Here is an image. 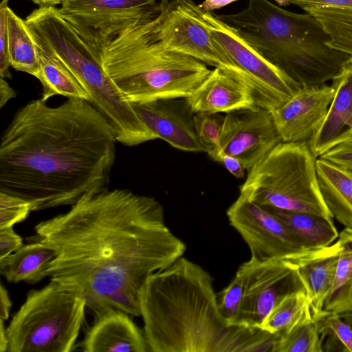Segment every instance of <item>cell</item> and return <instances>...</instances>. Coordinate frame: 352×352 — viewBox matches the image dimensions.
<instances>
[{"instance_id": "obj_1", "label": "cell", "mask_w": 352, "mask_h": 352, "mask_svg": "<svg viewBox=\"0 0 352 352\" xmlns=\"http://www.w3.org/2000/svg\"><path fill=\"white\" fill-rule=\"evenodd\" d=\"M34 230L56 252L47 276L81 296L95 318L112 311L140 316L146 279L186 248L166 226L162 205L127 189L85 195Z\"/></svg>"}, {"instance_id": "obj_2", "label": "cell", "mask_w": 352, "mask_h": 352, "mask_svg": "<svg viewBox=\"0 0 352 352\" xmlns=\"http://www.w3.org/2000/svg\"><path fill=\"white\" fill-rule=\"evenodd\" d=\"M116 142L109 120L87 100H30L1 135L0 191L30 201L33 211L72 206L105 189Z\"/></svg>"}, {"instance_id": "obj_3", "label": "cell", "mask_w": 352, "mask_h": 352, "mask_svg": "<svg viewBox=\"0 0 352 352\" xmlns=\"http://www.w3.org/2000/svg\"><path fill=\"white\" fill-rule=\"evenodd\" d=\"M212 283L207 271L183 256L146 279L139 302L149 351H272L274 334L226 322Z\"/></svg>"}, {"instance_id": "obj_4", "label": "cell", "mask_w": 352, "mask_h": 352, "mask_svg": "<svg viewBox=\"0 0 352 352\" xmlns=\"http://www.w3.org/2000/svg\"><path fill=\"white\" fill-rule=\"evenodd\" d=\"M170 0H161L147 14L95 47L109 80L131 104L187 98L211 72L192 57L166 50L157 28Z\"/></svg>"}, {"instance_id": "obj_5", "label": "cell", "mask_w": 352, "mask_h": 352, "mask_svg": "<svg viewBox=\"0 0 352 352\" xmlns=\"http://www.w3.org/2000/svg\"><path fill=\"white\" fill-rule=\"evenodd\" d=\"M25 21L36 42L82 82L91 103L109 120L117 142L133 146L157 139L104 73L98 52L56 6L32 10Z\"/></svg>"}, {"instance_id": "obj_6", "label": "cell", "mask_w": 352, "mask_h": 352, "mask_svg": "<svg viewBox=\"0 0 352 352\" xmlns=\"http://www.w3.org/2000/svg\"><path fill=\"white\" fill-rule=\"evenodd\" d=\"M307 142H280L250 171L240 194L261 206L333 217L319 187Z\"/></svg>"}, {"instance_id": "obj_7", "label": "cell", "mask_w": 352, "mask_h": 352, "mask_svg": "<svg viewBox=\"0 0 352 352\" xmlns=\"http://www.w3.org/2000/svg\"><path fill=\"white\" fill-rule=\"evenodd\" d=\"M85 300L50 280L32 289L6 328L7 352H69L85 321Z\"/></svg>"}, {"instance_id": "obj_8", "label": "cell", "mask_w": 352, "mask_h": 352, "mask_svg": "<svg viewBox=\"0 0 352 352\" xmlns=\"http://www.w3.org/2000/svg\"><path fill=\"white\" fill-rule=\"evenodd\" d=\"M175 6L201 23L231 59L250 78L257 106L272 111L302 87L250 45L237 31L213 12L201 9L193 0H174Z\"/></svg>"}, {"instance_id": "obj_9", "label": "cell", "mask_w": 352, "mask_h": 352, "mask_svg": "<svg viewBox=\"0 0 352 352\" xmlns=\"http://www.w3.org/2000/svg\"><path fill=\"white\" fill-rule=\"evenodd\" d=\"M217 16L245 40L293 44L330 39L321 25L309 14L287 11L269 0H249L242 11Z\"/></svg>"}, {"instance_id": "obj_10", "label": "cell", "mask_w": 352, "mask_h": 352, "mask_svg": "<svg viewBox=\"0 0 352 352\" xmlns=\"http://www.w3.org/2000/svg\"><path fill=\"white\" fill-rule=\"evenodd\" d=\"M237 272L243 278L244 290L236 325L259 327L283 298L305 291L296 266L288 260L259 261L250 258Z\"/></svg>"}, {"instance_id": "obj_11", "label": "cell", "mask_w": 352, "mask_h": 352, "mask_svg": "<svg viewBox=\"0 0 352 352\" xmlns=\"http://www.w3.org/2000/svg\"><path fill=\"white\" fill-rule=\"evenodd\" d=\"M245 41L302 87L324 85L350 63L349 55L327 44L330 39L293 44Z\"/></svg>"}, {"instance_id": "obj_12", "label": "cell", "mask_w": 352, "mask_h": 352, "mask_svg": "<svg viewBox=\"0 0 352 352\" xmlns=\"http://www.w3.org/2000/svg\"><path fill=\"white\" fill-rule=\"evenodd\" d=\"M227 216L247 243L252 258L288 260L306 251L273 213L243 194L229 207Z\"/></svg>"}, {"instance_id": "obj_13", "label": "cell", "mask_w": 352, "mask_h": 352, "mask_svg": "<svg viewBox=\"0 0 352 352\" xmlns=\"http://www.w3.org/2000/svg\"><path fill=\"white\" fill-rule=\"evenodd\" d=\"M157 35L167 50L192 57L219 68L254 91L249 76L228 55L210 32L195 19L170 5L157 28Z\"/></svg>"}, {"instance_id": "obj_14", "label": "cell", "mask_w": 352, "mask_h": 352, "mask_svg": "<svg viewBox=\"0 0 352 352\" xmlns=\"http://www.w3.org/2000/svg\"><path fill=\"white\" fill-rule=\"evenodd\" d=\"M156 0H61L63 16L96 47L150 12Z\"/></svg>"}, {"instance_id": "obj_15", "label": "cell", "mask_w": 352, "mask_h": 352, "mask_svg": "<svg viewBox=\"0 0 352 352\" xmlns=\"http://www.w3.org/2000/svg\"><path fill=\"white\" fill-rule=\"evenodd\" d=\"M221 155L238 158L248 172L281 142L271 111L257 105L226 113Z\"/></svg>"}, {"instance_id": "obj_16", "label": "cell", "mask_w": 352, "mask_h": 352, "mask_svg": "<svg viewBox=\"0 0 352 352\" xmlns=\"http://www.w3.org/2000/svg\"><path fill=\"white\" fill-rule=\"evenodd\" d=\"M332 85L302 87L289 100L271 111L282 142H308L325 120L334 96Z\"/></svg>"}, {"instance_id": "obj_17", "label": "cell", "mask_w": 352, "mask_h": 352, "mask_svg": "<svg viewBox=\"0 0 352 352\" xmlns=\"http://www.w3.org/2000/svg\"><path fill=\"white\" fill-rule=\"evenodd\" d=\"M146 125L171 146L187 152H204L193 125V113L186 98L132 104Z\"/></svg>"}, {"instance_id": "obj_18", "label": "cell", "mask_w": 352, "mask_h": 352, "mask_svg": "<svg viewBox=\"0 0 352 352\" xmlns=\"http://www.w3.org/2000/svg\"><path fill=\"white\" fill-rule=\"evenodd\" d=\"M186 100L193 113H228L256 105L252 88L214 68Z\"/></svg>"}, {"instance_id": "obj_19", "label": "cell", "mask_w": 352, "mask_h": 352, "mask_svg": "<svg viewBox=\"0 0 352 352\" xmlns=\"http://www.w3.org/2000/svg\"><path fill=\"white\" fill-rule=\"evenodd\" d=\"M131 315L112 311L96 318L80 344L85 352H146L144 336Z\"/></svg>"}, {"instance_id": "obj_20", "label": "cell", "mask_w": 352, "mask_h": 352, "mask_svg": "<svg viewBox=\"0 0 352 352\" xmlns=\"http://www.w3.org/2000/svg\"><path fill=\"white\" fill-rule=\"evenodd\" d=\"M339 253L337 240L328 246L305 251L288 259L296 266L304 284L312 316L322 311L332 289Z\"/></svg>"}, {"instance_id": "obj_21", "label": "cell", "mask_w": 352, "mask_h": 352, "mask_svg": "<svg viewBox=\"0 0 352 352\" xmlns=\"http://www.w3.org/2000/svg\"><path fill=\"white\" fill-rule=\"evenodd\" d=\"M335 93L322 124L307 142L317 157L330 149L334 140L352 126V63L332 80Z\"/></svg>"}, {"instance_id": "obj_22", "label": "cell", "mask_w": 352, "mask_h": 352, "mask_svg": "<svg viewBox=\"0 0 352 352\" xmlns=\"http://www.w3.org/2000/svg\"><path fill=\"white\" fill-rule=\"evenodd\" d=\"M293 3L314 16L330 37L327 44L352 60V0H275Z\"/></svg>"}, {"instance_id": "obj_23", "label": "cell", "mask_w": 352, "mask_h": 352, "mask_svg": "<svg viewBox=\"0 0 352 352\" xmlns=\"http://www.w3.org/2000/svg\"><path fill=\"white\" fill-rule=\"evenodd\" d=\"M265 207L283 223L306 251L328 246L339 236L333 219L310 212Z\"/></svg>"}, {"instance_id": "obj_24", "label": "cell", "mask_w": 352, "mask_h": 352, "mask_svg": "<svg viewBox=\"0 0 352 352\" xmlns=\"http://www.w3.org/2000/svg\"><path fill=\"white\" fill-rule=\"evenodd\" d=\"M316 165L320 192L333 218L352 228V175L320 157Z\"/></svg>"}, {"instance_id": "obj_25", "label": "cell", "mask_w": 352, "mask_h": 352, "mask_svg": "<svg viewBox=\"0 0 352 352\" xmlns=\"http://www.w3.org/2000/svg\"><path fill=\"white\" fill-rule=\"evenodd\" d=\"M55 256V251L41 241L23 245L0 260V274L9 283L35 284L47 277L45 272Z\"/></svg>"}, {"instance_id": "obj_26", "label": "cell", "mask_w": 352, "mask_h": 352, "mask_svg": "<svg viewBox=\"0 0 352 352\" xmlns=\"http://www.w3.org/2000/svg\"><path fill=\"white\" fill-rule=\"evenodd\" d=\"M36 45L40 65L38 80L43 87L41 98L47 101L52 96L60 95L67 98H79L91 102L89 92L75 74L37 43Z\"/></svg>"}, {"instance_id": "obj_27", "label": "cell", "mask_w": 352, "mask_h": 352, "mask_svg": "<svg viewBox=\"0 0 352 352\" xmlns=\"http://www.w3.org/2000/svg\"><path fill=\"white\" fill-rule=\"evenodd\" d=\"M7 21L11 67L38 79L40 65L37 45L32 31L25 20L16 14L9 6Z\"/></svg>"}, {"instance_id": "obj_28", "label": "cell", "mask_w": 352, "mask_h": 352, "mask_svg": "<svg viewBox=\"0 0 352 352\" xmlns=\"http://www.w3.org/2000/svg\"><path fill=\"white\" fill-rule=\"evenodd\" d=\"M340 253L334 283L323 311L342 314L352 311V228L339 234Z\"/></svg>"}, {"instance_id": "obj_29", "label": "cell", "mask_w": 352, "mask_h": 352, "mask_svg": "<svg viewBox=\"0 0 352 352\" xmlns=\"http://www.w3.org/2000/svg\"><path fill=\"white\" fill-rule=\"evenodd\" d=\"M312 318L305 291H298L283 298L265 318L259 328L280 336Z\"/></svg>"}, {"instance_id": "obj_30", "label": "cell", "mask_w": 352, "mask_h": 352, "mask_svg": "<svg viewBox=\"0 0 352 352\" xmlns=\"http://www.w3.org/2000/svg\"><path fill=\"white\" fill-rule=\"evenodd\" d=\"M324 351L352 352V329L340 314L321 311L312 316Z\"/></svg>"}, {"instance_id": "obj_31", "label": "cell", "mask_w": 352, "mask_h": 352, "mask_svg": "<svg viewBox=\"0 0 352 352\" xmlns=\"http://www.w3.org/2000/svg\"><path fill=\"white\" fill-rule=\"evenodd\" d=\"M273 352H323L322 340L313 318L278 336Z\"/></svg>"}, {"instance_id": "obj_32", "label": "cell", "mask_w": 352, "mask_h": 352, "mask_svg": "<svg viewBox=\"0 0 352 352\" xmlns=\"http://www.w3.org/2000/svg\"><path fill=\"white\" fill-rule=\"evenodd\" d=\"M223 120L224 116L221 113H196L192 116L195 130L204 152L217 162L221 157L219 138Z\"/></svg>"}, {"instance_id": "obj_33", "label": "cell", "mask_w": 352, "mask_h": 352, "mask_svg": "<svg viewBox=\"0 0 352 352\" xmlns=\"http://www.w3.org/2000/svg\"><path fill=\"white\" fill-rule=\"evenodd\" d=\"M244 284L241 275L236 272L229 285L221 292L218 306L221 315L230 326L236 325L243 297Z\"/></svg>"}, {"instance_id": "obj_34", "label": "cell", "mask_w": 352, "mask_h": 352, "mask_svg": "<svg viewBox=\"0 0 352 352\" xmlns=\"http://www.w3.org/2000/svg\"><path fill=\"white\" fill-rule=\"evenodd\" d=\"M33 211L32 204L20 197L0 191V229L13 227Z\"/></svg>"}, {"instance_id": "obj_35", "label": "cell", "mask_w": 352, "mask_h": 352, "mask_svg": "<svg viewBox=\"0 0 352 352\" xmlns=\"http://www.w3.org/2000/svg\"><path fill=\"white\" fill-rule=\"evenodd\" d=\"M8 0H2L0 3V77L11 78L9 68L11 66L8 34L7 9Z\"/></svg>"}, {"instance_id": "obj_36", "label": "cell", "mask_w": 352, "mask_h": 352, "mask_svg": "<svg viewBox=\"0 0 352 352\" xmlns=\"http://www.w3.org/2000/svg\"><path fill=\"white\" fill-rule=\"evenodd\" d=\"M319 157L352 175V143H344L333 146Z\"/></svg>"}, {"instance_id": "obj_37", "label": "cell", "mask_w": 352, "mask_h": 352, "mask_svg": "<svg viewBox=\"0 0 352 352\" xmlns=\"http://www.w3.org/2000/svg\"><path fill=\"white\" fill-rule=\"evenodd\" d=\"M23 245L22 238L14 232L13 227L0 229V260L17 251Z\"/></svg>"}, {"instance_id": "obj_38", "label": "cell", "mask_w": 352, "mask_h": 352, "mask_svg": "<svg viewBox=\"0 0 352 352\" xmlns=\"http://www.w3.org/2000/svg\"><path fill=\"white\" fill-rule=\"evenodd\" d=\"M219 162L235 177L238 179L244 177V170L245 169L238 158L228 155L221 154Z\"/></svg>"}, {"instance_id": "obj_39", "label": "cell", "mask_w": 352, "mask_h": 352, "mask_svg": "<svg viewBox=\"0 0 352 352\" xmlns=\"http://www.w3.org/2000/svg\"><path fill=\"white\" fill-rule=\"evenodd\" d=\"M12 302L6 289L1 284L0 286V319L8 320Z\"/></svg>"}, {"instance_id": "obj_40", "label": "cell", "mask_w": 352, "mask_h": 352, "mask_svg": "<svg viewBox=\"0 0 352 352\" xmlns=\"http://www.w3.org/2000/svg\"><path fill=\"white\" fill-rule=\"evenodd\" d=\"M16 96V91L10 86L6 78L0 77V108Z\"/></svg>"}, {"instance_id": "obj_41", "label": "cell", "mask_w": 352, "mask_h": 352, "mask_svg": "<svg viewBox=\"0 0 352 352\" xmlns=\"http://www.w3.org/2000/svg\"><path fill=\"white\" fill-rule=\"evenodd\" d=\"M238 0H204L199 7L205 11L212 12Z\"/></svg>"}, {"instance_id": "obj_42", "label": "cell", "mask_w": 352, "mask_h": 352, "mask_svg": "<svg viewBox=\"0 0 352 352\" xmlns=\"http://www.w3.org/2000/svg\"><path fill=\"white\" fill-rule=\"evenodd\" d=\"M344 143H352V126L343 131L339 136H338L333 143L331 144V148L336 146L340 144Z\"/></svg>"}, {"instance_id": "obj_43", "label": "cell", "mask_w": 352, "mask_h": 352, "mask_svg": "<svg viewBox=\"0 0 352 352\" xmlns=\"http://www.w3.org/2000/svg\"><path fill=\"white\" fill-rule=\"evenodd\" d=\"M3 321L0 319V352H7L8 344Z\"/></svg>"}, {"instance_id": "obj_44", "label": "cell", "mask_w": 352, "mask_h": 352, "mask_svg": "<svg viewBox=\"0 0 352 352\" xmlns=\"http://www.w3.org/2000/svg\"><path fill=\"white\" fill-rule=\"evenodd\" d=\"M38 7L42 6H56L60 5L61 0H30Z\"/></svg>"}, {"instance_id": "obj_45", "label": "cell", "mask_w": 352, "mask_h": 352, "mask_svg": "<svg viewBox=\"0 0 352 352\" xmlns=\"http://www.w3.org/2000/svg\"><path fill=\"white\" fill-rule=\"evenodd\" d=\"M341 318L351 327L352 329V311L340 314Z\"/></svg>"}, {"instance_id": "obj_46", "label": "cell", "mask_w": 352, "mask_h": 352, "mask_svg": "<svg viewBox=\"0 0 352 352\" xmlns=\"http://www.w3.org/2000/svg\"><path fill=\"white\" fill-rule=\"evenodd\" d=\"M351 63H352V60H351Z\"/></svg>"}]
</instances>
